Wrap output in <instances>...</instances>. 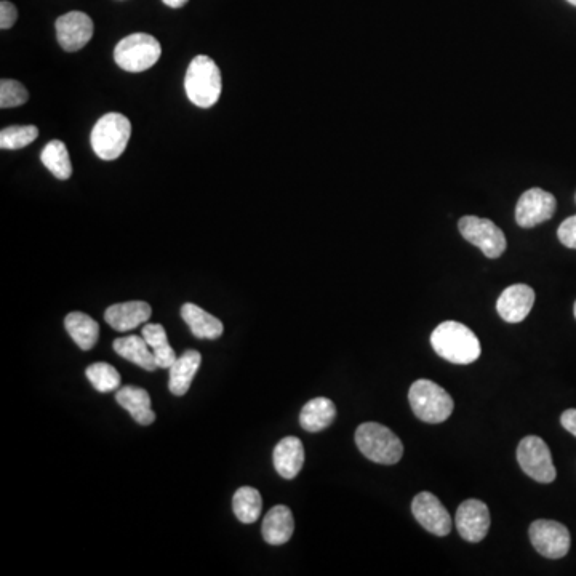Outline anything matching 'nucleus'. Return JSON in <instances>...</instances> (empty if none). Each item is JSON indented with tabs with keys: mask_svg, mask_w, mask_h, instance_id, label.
Here are the masks:
<instances>
[{
	"mask_svg": "<svg viewBox=\"0 0 576 576\" xmlns=\"http://www.w3.org/2000/svg\"><path fill=\"white\" fill-rule=\"evenodd\" d=\"M431 346L437 356L456 365L476 362L482 351L476 333L455 320H447L437 325L431 335Z\"/></svg>",
	"mask_w": 576,
	"mask_h": 576,
	"instance_id": "nucleus-1",
	"label": "nucleus"
},
{
	"mask_svg": "<svg viewBox=\"0 0 576 576\" xmlns=\"http://www.w3.org/2000/svg\"><path fill=\"white\" fill-rule=\"evenodd\" d=\"M186 95L199 108H212L220 100L223 90L220 68L210 56L199 55L189 64L184 77Z\"/></svg>",
	"mask_w": 576,
	"mask_h": 576,
	"instance_id": "nucleus-2",
	"label": "nucleus"
},
{
	"mask_svg": "<svg viewBox=\"0 0 576 576\" xmlns=\"http://www.w3.org/2000/svg\"><path fill=\"white\" fill-rule=\"evenodd\" d=\"M356 444L367 460L386 466L399 463L404 455V445L399 437L380 423L360 424Z\"/></svg>",
	"mask_w": 576,
	"mask_h": 576,
	"instance_id": "nucleus-3",
	"label": "nucleus"
},
{
	"mask_svg": "<svg viewBox=\"0 0 576 576\" xmlns=\"http://www.w3.org/2000/svg\"><path fill=\"white\" fill-rule=\"evenodd\" d=\"M408 402L418 420L424 423H444L455 408L452 396L431 380H416L408 391Z\"/></svg>",
	"mask_w": 576,
	"mask_h": 576,
	"instance_id": "nucleus-4",
	"label": "nucleus"
},
{
	"mask_svg": "<svg viewBox=\"0 0 576 576\" xmlns=\"http://www.w3.org/2000/svg\"><path fill=\"white\" fill-rule=\"evenodd\" d=\"M130 135H132V124L124 114H119V112L104 114L93 127V151L100 159L116 160L127 149Z\"/></svg>",
	"mask_w": 576,
	"mask_h": 576,
	"instance_id": "nucleus-5",
	"label": "nucleus"
},
{
	"mask_svg": "<svg viewBox=\"0 0 576 576\" xmlns=\"http://www.w3.org/2000/svg\"><path fill=\"white\" fill-rule=\"evenodd\" d=\"M162 47L151 34L136 32L120 40L114 48V61L127 72L148 71L159 61Z\"/></svg>",
	"mask_w": 576,
	"mask_h": 576,
	"instance_id": "nucleus-6",
	"label": "nucleus"
},
{
	"mask_svg": "<svg viewBox=\"0 0 576 576\" xmlns=\"http://www.w3.org/2000/svg\"><path fill=\"white\" fill-rule=\"evenodd\" d=\"M517 461L522 471L540 484H551L556 480L557 472L552 463L551 450L541 437L527 436L520 440Z\"/></svg>",
	"mask_w": 576,
	"mask_h": 576,
	"instance_id": "nucleus-7",
	"label": "nucleus"
},
{
	"mask_svg": "<svg viewBox=\"0 0 576 576\" xmlns=\"http://www.w3.org/2000/svg\"><path fill=\"white\" fill-rule=\"evenodd\" d=\"M458 229L461 236L468 240L469 244L476 245L480 252L487 258H500L508 247L506 236L493 221L479 216H463L458 221Z\"/></svg>",
	"mask_w": 576,
	"mask_h": 576,
	"instance_id": "nucleus-8",
	"label": "nucleus"
},
{
	"mask_svg": "<svg viewBox=\"0 0 576 576\" xmlns=\"http://www.w3.org/2000/svg\"><path fill=\"white\" fill-rule=\"evenodd\" d=\"M530 541L533 548L540 552L541 556L548 559H562L570 551V532L564 524L556 520H535L530 525Z\"/></svg>",
	"mask_w": 576,
	"mask_h": 576,
	"instance_id": "nucleus-9",
	"label": "nucleus"
},
{
	"mask_svg": "<svg viewBox=\"0 0 576 576\" xmlns=\"http://www.w3.org/2000/svg\"><path fill=\"white\" fill-rule=\"evenodd\" d=\"M556 208L557 200L551 192L541 188L528 189L517 202V224L520 228H535L538 224L551 220Z\"/></svg>",
	"mask_w": 576,
	"mask_h": 576,
	"instance_id": "nucleus-10",
	"label": "nucleus"
},
{
	"mask_svg": "<svg viewBox=\"0 0 576 576\" xmlns=\"http://www.w3.org/2000/svg\"><path fill=\"white\" fill-rule=\"evenodd\" d=\"M412 512L418 524L436 536H447L452 532V517L436 495L421 492L413 498Z\"/></svg>",
	"mask_w": 576,
	"mask_h": 576,
	"instance_id": "nucleus-11",
	"label": "nucleus"
},
{
	"mask_svg": "<svg viewBox=\"0 0 576 576\" xmlns=\"http://www.w3.org/2000/svg\"><path fill=\"white\" fill-rule=\"evenodd\" d=\"M456 530L463 540L480 543L490 528V511L480 500H466L460 504L455 517Z\"/></svg>",
	"mask_w": 576,
	"mask_h": 576,
	"instance_id": "nucleus-12",
	"label": "nucleus"
},
{
	"mask_svg": "<svg viewBox=\"0 0 576 576\" xmlns=\"http://www.w3.org/2000/svg\"><path fill=\"white\" fill-rule=\"evenodd\" d=\"M56 37L66 52H77L93 37V21L87 13L69 12L56 20Z\"/></svg>",
	"mask_w": 576,
	"mask_h": 576,
	"instance_id": "nucleus-13",
	"label": "nucleus"
},
{
	"mask_svg": "<svg viewBox=\"0 0 576 576\" xmlns=\"http://www.w3.org/2000/svg\"><path fill=\"white\" fill-rule=\"evenodd\" d=\"M535 304V292L525 284L511 285L504 288L496 301V311L501 319L509 324H519L530 314Z\"/></svg>",
	"mask_w": 576,
	"mask_h": 576,
	"instance_id": "nucleus-14",
	"label": "nucleus"
},
{
	"mask_svg": "<svg viewBox=\"0 0 576 576\" xmlns=\"http://www.w3.org/2000/svg\"><path fill=\"white\" fill-rule=\"evenodd\" d=\"M152 309L146 301L112 304L104 312V320L117 332H130L151 319Z\"/></svg>",
	"mask_w": 576,
	"mask_h": 576,
	"instance_id": "nucleus-15",
	"label": "nucleus"
},
{
	"mask_svg": "<svg viewBox=\"0 0 576 576\" xmlns=\"http://www.w3.org/2000/svg\"><path fill=\"white\" fill-rule=\"evenodd\" d=\"M272 460H274V468L279 472L280 477L288 480L295 479L303 469V442L295 436L284 437L274 448Z\"/></svg>",
	"mask_w": 576,
	"mask_h": 576,
	"instance_id": "nucleus-16",
	"label": "nucleus"
},
{
	"mask_svg": "<svg viewBox=\"0 0 576 576\" xmlns=\"http://www.w3.org/2000/svg\"><path fill=\"white\" fill-rule=\"evenodd\" d=\"M261 532H263L266 543L272 544V546L288 543L295 532V520H293L292 511L284 504H277L274 508L269 509L268 514L264 516Z\"/></svg>",
	"mask_w": 576,
	"mask_h": 576,
	"instance_id": "nucleus-17",
	"label": "nucleus"
},
{
	"mask_svg": "<svg viewBox=\"0 0 576 576\" xmlns=\"http://www.w3.org/2000/svg\"><path fill=\"white\" fill-rule=\"evenodd\" d=\"M200 362H202V356L194 349H188L180 357H176L172 367L168 368L170 370L168 389L173 396H184L189 391L192 380L199 370Z\"/></svg>",
	"mask_w": 576,
	"mask_h": 576,
	"instance_id": "nucleus-18",
	"label": "nucleus"
},
{
	"mask_svg": "<svg viewBox=\"0 0 576 576\" xmlns=\"http://www.w3.org/2000/svg\"><path fill=\"white\" fill-rule=\"evenodd\" d=\"M181 317L191 328L192 335L199 340H218L223 335V324L197 304L186 303L181 308Z\"/></svg>",
	"mask_w": 576,
	"mask_h": 576,
	"instance_id": "nucleus-19",
	"label": "nucleus"
},
{
	"mask_svg": "<svg viewBox=\"0 0 576 576\" xmlns=\"http://www.w3.org/2000/svg\"><path fill=\"white\" fill-rule=\"evenodd\" d=\"M117 404L125 408L136 423L148 426L156 420V413L152 412L151 396L148 391L136 386H124L116 394Z\"/></svg>",
	"mask_w": 576,
	"mask_h": 576,
	"instance_id": "nucleus-20",
	"label": "nucleus"
},
{
	"mask_svg": "<svg viewBox=\"0 0 576 576\" xmlns=\"http://www.w3.org/2000/svg\"><path fill=\"white\" fill-rule=\"evenodd\" d=\"M112 348L120 357H124L128 362H132V364L138 365L148 372H154L156 368H159L156 357L152 354V349L149 348V344L146 343L143 336L130 335L117 338L112 344Z\"/></svg>",
	"mask_w": 576,
	"mask_h": 576,
	"instance_id": "nucleus-21",
	"label": "nucleus"
},
{
	"mask_svg": "<svg viewBox=\"0 0 576 576\" xmlns=\"http://www.w3.org/2000/svg\"><path fill=\"white\" fill-rule=\"evenodd\" d=\"M336 416V407L327 397H316L304 405L300 413V424L304 431H324L333 423Z\"/></svg>",
	"mask_w": 576,
	"mask_h": 576,
	"instance_id": "nucleus-22",
	"label": "nucleus"
},
{
	"mask_svg": "<svg viewBox=\"0 0 576 576\" xmlns=\"http://www.w3.org/2000/svg\"><path fill=\"white\" fill-rule=\"evenodd\" d=\"M64 327L82 351H90L98 343L100 325L84 312H69Z\"/></svg>",
	"mask_w": 576,
	"mask_h": 576,
	"instance_id": "nucleus-23",
	"label": "nucleus"
},
{
	"mask_svg": "<svg viewBox=\"0 0 576 576\" xmlns=\"http://www.w3.org/2000/svg\"><path fill=\"white\" fill-rule=\"evenodd\" d=\"M149 348L152 349V354L156 357L157 367L170 368L176 360L175 351L168 343L167 332L160 324H146L141 332Z\"/></svg>",
	"mask_w": 576,
	"mask_h": 576,
	"instance_id": "nucleus-24",
	"label": "nucleus"
},
{
	"mask_svg": "<svg viewBox=\"0 0 576 576\" xmlns=\"http://www.w3.org/2000/svg\"><path fill=\"white\" fill-rule=\"evenodd\" d=\"M232 511L242 524L256 522L263 511L260 492L253 487H240L232 498Z\"/></svg>",
	"mask_w": 576,
	"mask_h": 576,
	"instance_id": "nucleus-25",
	"label": "nucleus"
},
{
	"mask_svg": "<svg viewBox=\"0 0 576 576\" xmlns=\"http://www.w3.org/2000/svg\"><path fill=\"white\" fill-rule=\"evenodd\" d=\"M42 164L50 170L55 178L58 180H69L72 175L71 157H69L68 148L66 144L60 140H53L45 144L40 154Z\"/></svg>",
	"mask_w": 576,
	"mask_h": 576,
	"instance_id": "nucleus-26",
	"label": "nucleus"
},
{
	"mask_svg": "<svg viewBox=\"0 0 576 576\" xmlns=\"http://www.w3.org/2000/svg\"><path fill=\"white\" fill-rule=\"evenodd\" d=\"M87 380L92 383L93 388L98 392H111L120 388V375L116 368L106 362H96L88 365L85 370Z\"/></svg>",
	"mask_w": 576,
	"mask_h": 576,
	"instance_id": "nucleus-27",
	"label": "nucleus"
},
{
	"mask_svg": "<svg viewBox=\"0 0 576 576\" xmlns=\"http://www.w3.org/2000/svg\"><path fill=\"white\" fill-rule=\"evenodd\" d=\"M39 128L36 125H13L0 132V148L15 151L23 149L37 140Z\"/></svg>",
	"mask_w": 576,
	"mask_h": 576,
	"instance_id": "nucleus-28",
	"label": "nucleus"
},
{
	"mask_svg": "<svg viewBox=\"0 0 576 576\" xmlns=\"http://www.w3.org/2000/svg\"><path fill=\"white\" fill-rule=\"evenodd\" d=\"M28 100V90L18 80L4 79L0 82V108H16Z\"/></svg>",
	"mask_w": 576,
	"mask_h": 576,
	"instance_id": "nucleus-29",
	"label": "nucleus"
},
{
	"mask_svg": "<svg viewBox=\"0 0 576 576\" xmlns=\"http://www.w3.org/2000/svg\"><path fill=\"white\" fill-rule=\"evenodd\" d=\"M557 237H559L560 244L576 250V215L568 216L567 220L562 221L557 229Z\"/></svg>",
	"mask_w": 576,
	"mask_h": 576,
	"instance_id": "nucleus-30",
	"label": "nucleus"
},
{
	"mask_svg": "<svg viewBox=\"0 0 576 576\" xmlns=\"http://www.w3.org/2000/svg\"><path fill=\"white\" fill-rule=\"evenodd\" d=\"M18 20V10L8 0L0 2V29H10Z\"/></svg>",
	"mask_w": 576,
	"mask_h": 576,
	"instance_id": "nucleus-31",
	"label": "nucleus"
},
{
	"mask_svg": "<svg viewBox=\"0 0 576 576\" xmlns=\"http://www.w3.org/2000/svg\"><path fill=\"white\" fill-rule=\"evenodd\" d=\"M560 423L567 429L570 434L576 437V408H570V410H565L560 416Z\"/></svg>",
	"mask_w": 576,
	"mask_h": 576,
	"instance_id": "nucleus-32",
	"label": "nucleus"
},
{
	"mask_svg": "<svg viewBox=\"0 0 576 576\" xmlns=\"http://www.w3.org/2000/svg\"><path fill=\"white\" fill-rule=\"evenodd\" d=\"M162 2L170 8H181L188 4L189 0H162Z\"/></svg>",
	"mask_w": 576,
	"mask_h": 576,
	"instance_id": "nucleus-33",
	"label": "nucleus"
},
{
	"mask_svg": "<svg viewBox=\"0 0 576 576\" xmlns=\"http://www.w3.org/2000/svg\"><path fill=\"white\" fill-rule=\"evenodd\" d=\"M568 4L575 5L576 7V0H567Z\"/></svg>",
	"mask_w": 576,
	"mask_h": 576,
	"instance_id": "nucleus-34",
	"label": "nucleus"
},
{
	"mask_svg": "<svg viewBox=\"0 0 576 576\" xmlns=\"http://www.w3.org/2000/svg\"><path fill=\"white\" fill-rule=\"evenodd\" d=\"M573 314H575V319H576V301H575V306H573Z\"/></svg>",
	"mask_w": 576,
	"mask_h": 576,
	"instance_id": "nucleus-35",
	"label": "nucleus"
}]
</instances>
